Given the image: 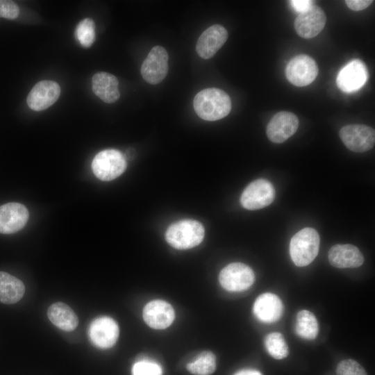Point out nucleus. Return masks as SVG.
<instances>
[{"label":"nucleus","mask_w":375,"mask_h":375,"mask_svg":"<svg viewBox=\"0 0 375 375\" xmlns=\"http://www.w3.org/2000/svg\"><path fill=\"white\" fill-rule=\"evenodd\" d=\"M296 333L306 340H314L318 333V323L315 315L307 310L297 313Z\"/></svg>","instance_id":"obj_23"},{"label":"nucleus","mask_w":375,"mask_h":375,"mask_svg":"<svg viewBox=\"0 0 375 375\" xmlns=\"http://www.w3.org/2000/svg\"><path fill=\"white\" fill-rule=\"evenodd\" d=\"M273 185L264 178L252 181L243 191L240 203L247 210H258L269 206L274 199Z\"/></svg>","instance_id":"obj_7"},{"label":"nucleus","mask_w":375,"mask_h":375,"mask_svg":"<svg viewBox=\"0 0 375 375\" xmlns=\"http://www.w3.org/2000/svg\"><path fill=\"white\" fill-rule=\"evenodd\" d=\"M336 372L338 375H367L364 368L352 359L342 360L338 365Z\"/></svg>","instance_id":"obj_27"},{"label":"nucleus","mask_w":375,"mask_h":375,"mask_svg":"<svg viewBox=\"0 0 375 375\" xmlns=\"http://www.w3.org/2000/svg\"><path fill=\"white\" fill-rule=\"evenodd\" d=\"M168 59L164 47H153L141 66V74L144 81L152 85L160 83L168 72Z\"/></svg>","instance_id":"obj_8"},{"label":"nucleus","mask_w":375,"mask_h":375,"mask_svg":"<svg viewBox=\"0 0 375 375\" xmlns=\"http://www.w3.org/2000/svg\"><path fill=\"white\" fill-rule=\"evenodd\" d=\"M60 94V85L53 81L44 80L36 83L28 94L26 102L35 111H41L52 106Z\"/></svg>","instance_id":"obj_14"},{"label":"nucleus","mask_w":375,"mask_h":375,"mask_svg":"<svg viewBox=\"0 0 375 375\" xmlns=\"http://www.w3.org/2000/svg\"><path fill=\"white\" fill-rule=\"evenodd\" d=\"M228 39L226 29L220 24H214L199 36L197 44V54L203 59L212 58Z\"/></svg>","instance_id":"obj_16"},{"label":"nucleus","mask_w":375,"mask_h":375,"mask_svg":"<svg viewBox=\"0 0 375 375\" xmlns=\"http://www.w3.org/2000/svg\"><path fill=\"white\" fill-rule=\"evenodd\" d=\"M89 336L96 347L101 349L112 347L119 337V326L109 317H100L94 319L89 327Z\"/></svg>","instance_id":"obj_13"},{"label":"nucleus","mask_w":375,"mask_h":375,"mask_svg":"<svg viewBox=\"0 0 375 375\" xmlns=\"http://www.w3.org/2000/svg\"><path fill=\"white\" fill-rule=\"evenodd\" d=\"M187 369L194 375H210L216 369V358L210 351H202L187 365Z\"/></svg>","instance_id":"obj_24"},{"label":"nucleus","mask_w":375,"mask_h":375,"mask_svg":"<svg viewBox=\"0 0 375 375\" xmlns=\"http://www.w3.org/2000/svg\"><path fill=\"white\" fill-rule=\"evenodd\" d=\"M25 286L19 278L5 272H0V302L12 304L24 296Z\"/></svg>","instance_id":"obj_22"},{"label":"nucleus","mask_w":375,"mask_h":375,"mask_svg":"<svg viewBox=\"0 0 375 375\" xmlns=\"http://www.w3.org/2000/svg\"><path fill=\"white\" fill-rule=\"evenodd\" d=\"M293 8L299 13L308 10L312 5V1L308 0H293L290 1Z\"/></svg>","instance_id":"obj_31"},{"label":"nucleus","mask_w":375,"mask_h":375,"mask_svg":"<svg viewBox=\"0 0 375 375\" xmlns=\"http://www.w3.org/2000/svg\"><path fill=\"white\" fill-rule=\"evenodd\" d=\"M47 316L52 324L65 331H74L78 324V317L74 310L62 302L51 304L48 308Z\"/></svg>","instance_id":"obj_21"},{"label":"nucleus","mask_w":375,"mask_h":375,"mask_svg":"<svg viewBox=\"0 0 375 375\" xmlns=\"http://www.w3.org/2000/svg\"><path fill=\"white\" fill-rule=\"evenodd\" d=\"M265 345L267 352L275 359H283L288 355V344L280 333L274 332L268 334L265 339Z\"/></svg>","instance_id":"obj_25"},{"label":"nucleus","mask_w":375,"mask_h":375,"mask_svg":"<svg viewBox=\"0 0 375 375\" xmlns=\"http://www.w3.org/2000/svg\"><path fill=\"white\" fill-rule=\"evenodd\" d=\"M328 258L331 265L337 268H356L364 262L358 248L349 244L333 245L328 251Z\"/></svg>","instance_id":"obj_18"},{"label":"nucleus","mask_w":375,"mask_h":375,"mask_svg":"<svg viewBox=\"0 0 375 375\" xmlns=\"http://www.w3.org/2000/svg\"><path fill=\"white\" fill-rule=\"evenodd\" d=\"M203 225L194 219H183L169 226L165 233L167 242L177 249H188L199 245L203 240Z\"/></svg>","instance_id":"obj_2"},{"label":"nucleus","mask_w":375,"mask_h":375,"mask_svg":"<svg viewBox=\"0 0 375 375\" xmlns=\"http://www.w3.org/2000/svg\"><path fill=\"white\" fill-rule=\"evenodd\" d=\"M255 274L248 265L241 262H233L224 267L219 275L221 285L231 292L243 291L254 282Z\"/></svg>","instance_id":"obj_5"},{"label":"nucleus","mask_w":375,"mask_h":375,"mask_svg":"<svg viewBox=\"0 0 375 375\" xmlns=\"http://www.w3.org/2000/svg\"><path fill=\"white\" fill-rule=\"evenodd\" d=\"M317 74L318 67L316 62L305 54L294 57L286 67L288 80L298 87L310 84L316 78Z\"/></svg>","instance_id":"obj_9"},{"label":"nucleus","mask_w":375,"mask_h":375,"mask_svg":"<svg viewBox=\"0 0 375 375\" xmlns=\"http://www.w3.org/2000/svg\"><path fill=\"white\" fill-rule=\"evenodd\" d=\"M29 217L27 208L22 203L11 202L0 206V233L11 234L22 229Z\"/></svg>","instance_id":"obj_15"},{"label":"nucleus","mask_w":375,"mask_h":375,"mask_svg":"<svg viewBox=\"0 0 375 375\" xmlns=\"http://www.w3.org/2000/svg\"><path fill=\"white\" fill-rule=\"evenodd\" d=\"M372 0H347L345 3L352 10L360 11L367 8L372 3Z\"/></svg>","instance_id":"obj_30"},{"label":"nucleus","mask_w":375,"mask_h":375,"mask_svg":"<svg viewBox=\"0 0 375 375\" xmlns=\"http://www.w3.org/2000/svg\"><path fill=\"white\" fill-rule=\"evenodd\" d=\"M174 316L172 306L163 300L151 301L143 309L144 322L154 329L167 328L173 322Z\"/></svg>","instance_id":"obj_17"},{"label":"nucleus","mask_w":375,"mask_h":375,"mask_svg":"<svg viewBox=\"0 0 375 375\" xmlns=\"http://www.w3.org/2000/svg\"><path fill=\"white\" fill-rule=\"evenodd\" d=\"M19 14V8L16 3L12 1L0 0V17L15 19Z\"/></svg>","instance_id":"obj_29"},{"label":"nucleus","mask_w":375,"mask_h":375,"mask_svg":"<svg viewBox=\"0 0 375 375\" xmlns=\"http://www.w3.org/2000/svg\"><path fill=\"white\" fill-rule=\"evenodd\" d=\"M319 243V235L312 228H304L294 234L290 243V254L294 265L304 267L311 263L317 256Z\"/></svg>","instance_id":"obj_3"},{"label":"nucleus","mask_w":375,"mask_h":375,"mask_svg":"<svg viewBox=\"0 0 375 375\" xmlns=\"http://www.w3.org/2000/svg\"><path fill=\"white\" fill-rule=\"evenodd\" d=\"M75 33L76 38L83 47H90L95 39V24L94 21L90 18L83 19L77 25Z\"/></svg>","instance_id":"obj_26"},{"label":"nucleus","mask_w":375,"mask_h":375,"mask_svg":"<svg viewBox=\"0 0 375 375\" xmlns=\"http://www.w3.org/2000/svg\"><path fill=\"white\" fill-rule=\"evenodd\" d=\"M326 15L319 6L312 4L301 12L294 21V29L301 38L310 39L317 36L324 28Z\"/></svg>","instance_id":"obj_11"},{"label":"nucleus","mask_w":375,"mask_h":375,"mask_svg":"<svg viewBox=\"0 0 375 375\" xmlns=\"http://www.w3.org/2000/svg\"><path fill=\"white\" fill-rule=\"evenodd\" d=\"M193 107L197 115L206 121H216L227 116L231 110V100L224 90L210 88L199 92Z\"/></svg>","instance_id":"obj_1"},{"label":"nucleus","mask_w":375,"mask_h":375,"mask_svg":"<svg viewBox=\"0 0 375 375\" xmlns=\"http://www.w3.org/2000/svg\"><path fill=\"white\" fill-rule=\"evenodd\" d=\"M299 127V119L292 112L281 111L275 114L266 128L270 141L282 143L293 135Z\"/></svg>","instance_id":"obj_12"},{"label":"nucleus","mask_w":375,"mask_h":375,"mask_svg":"<svg viewBox=\"0 0 375 375\" xmlns=\"http://www.w3.org/2000/svg\"><path fill=\"white\" fill-rule=\"evenodd\" d=\"M126 168V160L117 149H105L98 153L92 162V169L97 178L108 181L119 176Z\"/></svg>","instance_id":"obj_4"},{"label":"nucleus","mask_w":375,"mask_h":375,"mask_svg":"<svg viewBox=\"0 0 375 375\" xmlns=\"http://www.w3.org/2000/svg\"><path fill=\"white\" fill-rule=\"evenodd\" d=\"M119 81L112 74L104 72L95 74L92 79L94 93L104 102H115L120 97Z\"/></svg>","instance_id":"obj_20"},{"label":"nucleus","mask_w":375,"mask_h":375,"mask_svg":"<svg viewBox=\"0 0 375 375\" xmlns=\"http://www.w3.org/2000/svg\"><path fill=\"white\" fill-rule=\"evenodd\" d=\"M133 375H161L162 369L159 365L147 360H140L134 364Z\"/></svg>","instance_id":"obj_28"},{"label":"nucleus","mask_w":375,"mask_h":375,"mask_svg":"<svg viewBox=\"0 0 375 375\" xmlns=\"http://www.w3.org/2000/svg\"><path fill=\"white\" fill-rule=\"evenodd\" d=\"M234 375H262L258 371L254 369H242Z\"/></svg>","instance_id":"obj_32"},{"label":"nucleus","mask_w":375,"mask_h":375,"mask_svg":"<svg viewBox=\"0 0 375 375\" xmlns=\"http://www.w3.org/2000/svg\"><path fill=\"white\" fill-rule=\"evenodd\" d=\"M339 135L344 145L354 152H365L374 146V129L364 124L344 126L340 129Z\"/></svg>","instance_id":"obj_6"},{"label":"nucleus","mask_w":375,"mask_h":375,"mask_svg":"<svg viewBox=\"0 0 375 375\" xmlns=\"http://www.w3.org/2000/svg\"><path fill=\"white\" fill-rule=\"evenodd\" d=\"M367 78L365 64L359 59H354L340 69L336 83L340 90L351 93L360 90L366 83Z\"/></svg>","instance_id":"obj_10"},{"label":"nucleus","mask_w":375,"mask_h":375,"mask_svg":"<svg viewBox=\"0 0 375 375\" xmlns=\"http://www.w3.org/2000/svg\"><path fill=\"white\" fill-rule=\"evenodd\" d=\"M283 312V306L280 298L270 292L258 296L253 305V313L261 322L272 323L278 320Z\"/></svg>","instance_id":"obj_19"}]
</instances>
